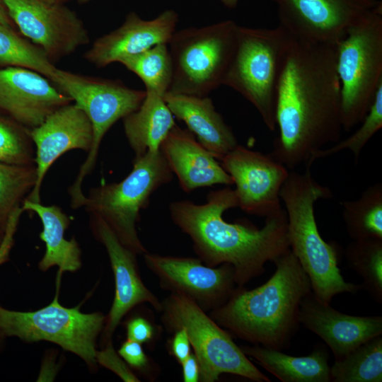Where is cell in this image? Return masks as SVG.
I'll use <instances>...</instances> for the list:
<instances>
[{
    "mask_svg": "<svg viewBox=\"0 0 382 382\" xmlns=\"http://www.w3.org/2000/svg\"><path fill=\"white\" fill-rule=\"evenodd\" d=\"M336 45L294 36L277 87L278 135L270 153L289 170L312 166L316 152L340 140Z\"/></svg>",
    "mask_w": 382,
    "mask_h": 382,
    "instance_id": "cell-1",
    "label": "cell"
},
{
    "mask_svg": "<svg viewBox=\"0 0 382 382\" xmlns=\"http://www.w3.org/2000/svg\"><path fill=\"white\" fill-rule=\"evenodd\" d=\"M238 206L234 190L226 187L209 192L204 204L175 201L168 209L173 223L190 238L199 258L211 267L231 265L236 285L243 286L265 272L267 262H274L290 248L284 209L265 217L258 228L224 219L226 210Z\"/></svg>",
    "mask_w": 382,
    "mask_h": 382,
    "instance_id": "cell-2",
    "label": "cell"
},
{
    "mask_svg": "<svg viewBox=\"0 0 382 382\" xmlns=\"http://www.w3.org/2000/svg\"><path fill=\"white\" fill-rule=\"evenodd\" d=\"M274 263L275 271L266 282L251 290L238 286L209 316L243 340L282 350L296 332L301 302L311 286L290 249Z\"/></svg>",
    "mask_w": 382,
    "mask_h": 382,
    "instance_id": "cell-3",
    "label": "cell"
},
{
    "mask_svg": "<svg viewBox=\"0 0 382 382\" xmlns=\"http://www.w3.org/2000/svg\"><path fill=\"white\" fill-rule=\"evenodd\" d=\"M311 166L289 170L279 196L287 216L289 248L308 275L311 291L322 303L330 304L337 294L357 292L360 286L346 282L338 267L335 245L320 236L314 214L315 203L331 197L330 190L313 177Z\"/></svg>",
    "mask_w": 382,
    "mask_h": 382,
    "instance_id": "cell-4",
    "label": "cell"
},
{
    "mask_svg": "<svg viewBox=\"0 0 382 382\" xmlns=\"http://www.w3.org/2000/svg\"><path fill=\"white\" fill-rule=\"evenodd\" d=\"M294 36L274 28L238 26L236 50L222 85L250 102L267 129H276V100L280 76Z\"/></svg>",
    "mask_w": 382,
    "mask_h": 382,
    "instance_id": "cell-5",
    "label": "cell"
},
{
    "mask_svg": "<svg viewBox=\"0 0 382 382\" xmlns=\"http://www.w3.org/2000/svg\"><path fill=\"white\" fill-rule=\"evenodd\" d=\"M336 45L341 123L349 132L363 120L382 84L381 1Z\"/></svg>",
    "mask_w": 382,
    "mask_h": 382,
    "instance_id": "cell-6",
    "label": "cell"
},
{
    "mask_svg": "<svg viewBox=\"0 0 382 382\" xmlns=\"http://www.w3.org/2000/svg\"><path fill=\"white\" fill-rule=\"evenodd\" d=\"M173 173L160 149L134 158L129 175L119 183L100 185L90 190L83 207L100 216L120 243L137 255L147 252L140 241L137 223L151 195L170 183Z\"/></svg>",
    "mask_w": 382,
    "mask_h": 382,
    "instance_id": "cell-7",
    "label": "cell"
},
{
    "mask_svg": "<svg viewBox=\"0 0 382 382\" xmlns=\"http://www.w3.org/2000/svg\"><path fill=\"white\" fill-rule=\"evenodd\" d=\"M161 320L170 332L184 328L199 365V381L214 382L224 374L253 381L270 382L228 333L198 304L183 294L171 292L161 302Z\"/></svg>",
    "mask_w": 382,
    "mask_h": 382,
    "instance_id": "cell-8",
    "label": "cell"
},
{
    "mask_svg": "<svg viewBox=\"0 0 382 382\" xmlns=\"http://www.w3.org/2000/svg\"><path fill=\"white\" fill-rule=\"evenodd\" d=\"M238 26L227 20L175 30L168 43L173 63L168 92L203 97L221 86L236 50Z\"/></svg>",
    "mask_w": 382,
    "mask_h": 382,
    "instance_id": "cell-9",
    "label": "cell"
},
{
    "mask_svg": "<svg viewBox=\"0 0 382 382\" xmlns=\"http://www.w3.org/2000/svg\"><path fill=\"white\" fill-rule=\"evenodd\" d=\"M54 86L78 105L89 118L93 141L86 160L69 187L70 206L83 207L86 196L82 190L84 178L96 164L102 140L119 120L136 111L141 105L146 91L129 88L118 81L85 76L57 69Z\"/></svg>",
    "mask_w": 382,
    "mask_h": 382,
    "instance_id": "cell-10",
    "label": "cell"
},
{
    "mask_svg": "<svg viewBox=\"0 0 382 382\" xmlns=\"http://www.w3.org/2000/svg\"><path fill=\"white\" fill-rule=\"evenodd\" d=\"M58 277L52 301L33 311L8 309L0 303V330L6 337L25 342L47 341L80 357L94 371L97 369V340L105 316L100 312L85 313L80 306L66 308L59 302Z\"/></svg>",
    "mask_w": 382,
    "mask_h": 382,
    "instance_id": "cell-11",
    "label": "cell"
},
{
    "mask_svg": "<svg viewBox=\"0 0 382 382\" xmlns=\"http://www.w3.org/2000/svg\"><path fill=\"white\" fill-rule=\"evenodd\" d=\"M21 33L54 62L89 43L88 30L76 13L62 4L42 0H2Z\"/></svg>",
    "mask_w": 382,
    "mask_h": 382,
    "instance_id": "cell-12",
    "label": "cell"
},
{
    "mask_svg": "<svg viewBox=\"0 0 382 382\" xmlns=\"http://www.w3.org/2000/svg\"><path fill=\"white\" fill-rule=\"evenodd\" d=\"M146 267L163 289L185 294L205 311L223 305L236 289L233 266L205 265L199 257L166 256L146 252Z\"/></svg>",
    "mask_w": 382,
    "mask_h": 382,
    "instance_id": "cell-13",
    "label": "cell"
},
{
    "mask_svg": "<svg viewBox=\"0 0 382 382\" xmlns=\"http://www.w3.org/2000/svg\"><path fill=\"white\" fill-rule=\"evenodd\" d=\"M220 161L236 185L238 207L263 217L283 209L279 192L289 170L270 154L238 144Z\"/></svg>",
    "mask_w": 382,
    "mask_h": 382,
    "instance_id": "cell-14",
    "label": "cell"
},
{
    "mask_svg": "<svg viewBox=\"0 0 382 382\" xmlns=\"http://www.w3.org/2000/svg\"><path fill=\"white\" fill-rule=\"evenodd\" d=\"M279 25L296 38L337 44L347 29L372 11L377 0H269Z\"/></svg>",
    "mask_w": 382,
    "mask_h": 382,
    "instance_id": "cell-15",
    "label": "cell"
},
{
    "mask_svg": "<svg viewBox=\"0 0 382 382\" xmlns=\"http://www.w3.org/2000/svg\"><path fill=\"white\" fill-rule=\"evenodd\" d=\"M90 226L95 238L106 249L115 279V297L100 334L103 347L112 341L122 319L134 307L148 303L160 312L162 305L141 280L137 255L120 243L100 216L90 214Z\"/></svg>",
    "mask_w": 382,
    "mask_h": 382,
    "instance_id": "cell-16",
    "label": "cell"
},
{
    "mask_svg": "<svg viewBox=\"0 0 382 382\" xmlns=\"http://www.w3.org/2000/svg\"><path fill=\"white\" fill-rule=\"evenodd\" d=\"M30 136L35 150L37 180L26 199L41 202V187L51 166L69 151L80 149L88 153L93 141V129L85 112L71 102L57 108L41 124L31 129Z\"/></svg>",
    "mask_w": 382,
    "mask_h": 382,
    "instance_id": "cell-17",
    "label": "cell"
},
{
    "mask_svg": "<svg viewBox=\"0 0 382 382\" xmlns=\"http://www.w3.org/2000/svg\"><path fill=\"white\" fill-rule=\"evenodd\" d=\"M71 102L48 79L34 71L16 66L0 69V112L30 129Z\"/></svg>",
    "mask_w": 382,
    "mask_h": 382,
    "instance_id": "cell-18",
    "label": "cell"
},
{
    "mask_svg": "<svg viewBox=\"0 0 382 382\" xmlns=\"http://www.w3.org/2000/svg\"><path fill=\"white\" fill-rule=\"evenodd\" d=\"M178 13L172 9L151 20H144L135 12L128 13L115 30L97 38L84 54L97 67L137 55L159 44H168L176 30Z\"/></svg>",
    "mask_w": 382,
    "mask_h": 382,
    "instance_id": "cell-19",
    "label": "cell"
},
{
    "mask_svg": "<svg viewBox=\"0 0 382 382\" xmlns=\"http://www.w3.org/2000/svg\"><path fill=\"white\" fill-rule=\"evenodd\" d=\"M299 321L328 345L335 359L382 334L381 316L342 313L318 301L312 291L301 302Z\"/></svg>",
    "mask_w": 382,
    "mask_h": 382,
    "instance_id": "cell-20",
    "label": "cell"
},
{
    "mask_svg": "<svg viewBox=\"0 0 382 382\" xmlns=\"http://www.w3.org/2000/svg\"><path fill=\"white\" fill-rule=\"evenodd\" d=\"M160 151L185 192L214 185H233L218 160L187 129L175 125L162 141Z\"/></svg>",
    "mask_w": 382,
    "mask_h": 382,
    "instance_id": "cell-21",
    "label": "cell"
},
{
    "mask_svg": "<svg viewBox=\"0 0 382 382\" xmlns=\"http://www.w3.org/2000/svg\"><path fill=\"white\" fill-rule=\"evenodd\" d=\"M163 100L173 115L183 121L198 142L218 161L238 144L231 128L208 96L167 92Z\"/></svg>",
    "mask_w": 382,
    "mask_h": 382,
    "instance_id": "cell-22",
    "label": "cell"
},
{
    "mask_svg": "<svg viewBox=\"0 0 382 382\" xmlns=\"http://www.w3.org/2000/svg\"><path fill=\"white\" fill-rule=\"evenodd\" d=\"M23 210L35 213L40 218L42 230L40 238L45 243V253L38 268L46 272L57 266L62 272H74L81 267V250L74 238L67 240L65 232L70 225L69 217L57 205L45 206L40 202L25 199Z\"/></svg>",
    "mask_w": 382,
    "mask_h": 382,
    "instance_id": "cell-23",
    "label": "cell"
},
{
    "mask_svg": "<svg viewBox=\"0 0 382 382\" xmlns=\"http://www.w3.org/2000/svg\"><path fill=\"white\" fill-rule=\"evenodd\" d=\"M145 91L146 96L140 107L122 119L125 134L134 158L159 150L162 141L175 125L163 96Z\"/></svg>",
    "mask_w": 382,
    "mask_h": 382,
    "instance_id": "cell-24",
    "label": "cell"
},
{
    "mask_svg": "<svg viewBox=\"0 0 382 382\" xmlns=\"http://www.w3.org/2000/svg\"><path fill=\"white\" fill-rule=\"evenodd\" d=\"M240 347L282 382L331 381L328 352L323 348H316L307 356L295 357L259 345Z\"/></svg>",
    "mask_w": 382,
    "mask_h": 382,
    "instance_id": "cell-25",
    "label": "cell"
},
{
    "mask_svg": "<svg viewBox=\"0 0 382 382\" xmlns=\"http://www.w3.org/2000/svg\"><path fill=\"white\" fill-rule=\"evenodd\" d=\"M342 218L354 240L382 239V184L368 187L359 198L341 202Z\"/></svg>",
    "mask_w": 382,
    "mask_h": 382,
    "instance_id": "cell-26",
    "label": "cell"
},
{
    "mask_svg": "<svg viewBox=\"0 0 382 382\" xmlns=\"http://www.w3.org/2000/svg\"><path fill=\"white\" fill-rule=\"evenodd\" d=\"M334 382H381L382 337H374L330 366Z\"/></svg>",
    "mask_w": 382,
    "mask_h": 382,
    "instance_id": "cell-27",
    "label": "cell"
},
{
    "mask_svg": "<svg viewBox=\"0 0 382 382\" xmlns=\"http://www.w3.org/2000/svg\"><path fill=\"white\" fill-rule=\"evenodd\" d=\"M0 66L34 71L52 83L57 69L37 45L18 35L13 28L0 24Z\"/></svg>",
    "mask_w": 382,
    "mask_h": 382,
    "instance_id": "cell-28",
    "label": "cell"
},
{
    "mask_svg": "<svg viewBox=\"0 0 382 382\" xmlns=\"http://www.w3.org/2000/svg\"><path fill=\"white\" fill-rule=\"evenodd\" d=\"M36 180L35 165L0 162V228L4 233L11 217L21 208Z\"/></svg>",
    "mask_w": 382,
    "mask_h": 382,
    "instance_id": "cell-29",
    "label": "cell"
},
{
    "mask_svg": "<svg viewBox=\"0 0 382 382\" xmlns=\"http://www.w3.org/2000/svg\"><path fill=\"white\" fill-rule=\"evenodd\" d=\"M143 81L146 90L160 95L168 92L173 63L168 44H159L120 62Z\"/></svg>",
    "mask_w": 382,
    "mask_h": 382,
    "instance_id": "cell-30",
    "label": "cell"
},
{
    "mask_svg": "<svg viewBox=\"0 0 382 382\" xmlns=\"http://www.w3.org/2000/svg\"><path fill=\"white\" fill-rule=\"evenodd\" d=\"M345 257L350 268L363 279L364 286L382 301V239L357 240L349 243Z\"/></svg>",
    "mask_w": 382,
    "mask_h": 382,
    "instance_id": "cell-31",
    "label": "cell"
},
{
    "mask_svg": "<svg viewBox=\"0 0 382 382\" xmlns=\"http://www.w3.org/2000/svg\"><path fill=\"white\" fill-rule=\"evenodd\" d=\"M35 156L30 129L7 116L0 115V162L35 165Z\"/></svg>",
    "mask_w": 382,
    "mask_h": 382,
    "instance_id": "cell-32",
    "label": "cell"
},
{
    "mask_svg": "<svg viewBox=\"0 0 382 382\" xmlns=\"http://www.w3.org/2000/svg\"><path fill=\"white\" fill-rule=\"evenodd\" d=\"M361 125L351 136L342 141H338L330 147L316 152L313 158L314 163L317 159L334 155L343 150L350 151L357 162L361 151L370 139L382 127V84L378 87L371 105L361 122Z\"/></svg>",
    "mask_w": 382,
    "mask_h": 382,
    "instance_id": "cell-33",
    "label": "cell"
},
{
    "mask_svg": "<svg viewBox=\"0 0 382 382\" xmlns=\"http://www.w3.org/2000/svg\"><path fill=\"white\" fill-rule=\"evenodd\" d=\"M96 360L98 364L112 371L124 381H139L138 377L115 352L112 341L102 347V350L97 352Z\"/></svg>",
    "mask_w": 382,
    "mask_h": 382,
    "instance_id": "cell-34",
    "label": "cell"
},
{
    "mask_svg": "<svg viewBox=\"0 0 382 382\" xmlns=\"http://www.w3.org/2000/svg\"><path fill=\"white\" fill-rule=\"evenodd\" d=\"M119 355L127 364L137 370L145 369L148 365V358L144 353L141 344L127 339L117 351Z\"/></svg>",
    "mask_w": 382,
    "mask_h": 382,
    "instance_id": "cell-35",
    "label": "cell"
},
{
    "mask_svg": "<svg viewBox=\"0 0 382 382\" xmlns=\"http://www.w3.org/2000/svg\"><path fill=\"white\" fill-rule=\"evenodd\" d=\"M127 339L141 344L149 343L154 337L155 328L145 318L136 316L126 323Z\"/></svg>",
    "mask_w": 382,
    "mask_h": 382,
    "instance_id": "cell-36",
    "label": "cell"
},
{
    "mask_svg": "<svg viewBox=\"0 0 382 382\" xmlns=\"http://www.w3.org/2000/svg\"><path fill=\"white\" fill-rule=\"evenodd\" d=\"M170 343V350L177 361L181 364L190 353V342L184 328H179L174 332Z\"/></svg>",
    "mask_w": 382,
    "mask_h": 382,
    "instance_id": "cell-37",
    "label": "cell"
},
{
    "mask_svg": "<svg viewBox=\"0 0 382 382\" xmlns=\"http://www.w3.org/2000/svg\"><path fill=\"white\" fill-rule=\"evenodd\" d=\"M180 364L183 366V378L185 382L199 381V365L194 353H191Z\"/></svg>",
    "mask_w": 382,
    "mask_h": 382,
    "instance_id": "cell-38",
    "label": "cell"
},
{
    "mask_svg": "<svg viewBox=\"0 0 382 382\" xmlns=\"http://www.w3.org/2000/svg\"><path fill=\"white\" fill-rule=\"evenodd\" d=\"M0 24L13 29L15 25L2 0H0Z\"/></svg>",
    "mask_w": 382,
    "mask_h": 382,
    "instance_id": "cell-39",
    "label": "cell"
},
{
    "mask_svg": "<svg viewBox=\"0 0 382 382\" xmlns=\"http://www.w3.org/2000/svg\"><path fill=\"white\" fill-rule=\"evenodd\" d=\"M228 8H235L239 0H219Z\"/></svg>",
    "mask_w": 382,
    "mask_h": 382,
    "instance_id": "cell-40",
    "label": "cell"
},
{
    "mask_svg": "<svg viewBox=\"0 0 382 382\" xmlns=\"http://www.w3.org/2000/svg\"><path fill=\"white\" fill-rule=\"evenodd\" d=\"M6 338L7 337L0 330V352L3 350L5 346Z\"/></svg>",
    "mask_w": 382,
    "mask_h": 382,
    "instance_id": "cell-41",
    "label": "cell"
},
{
    "mask_svg": "<svg viewBox=\"0 0 382 382\" xmlns=\"http://www.w3.org/2000/svg\"><path fill=\"white\" fill-rule=\"evenodd\" d=\"M45 2L50 3V4H64L65 1L68 0H42Z\"/></svg>",
    "mask_w": 382,
    "mask_h": 382,
    "instance_id": "cell-42",
    "label": "cell"
},
{
    "mask_svg": "<svg viewBox=\"0 0 382 382\" xmlns=\"http://www.w3.org/2000/svg\"><path fill=\"white\" fill-rule=\"evenodd\" d=\"M5 233L0 228V245L4 241Z\"/></svg>",
    "mask_w": 382,
    "mask_h": 382,
    "instance_id": "cell-43",
    "label": "cell"
},
{
    "mask_svg": "<svg viewBox=\"0 0 382 382\" xmlns=\"http://www.w3.org/2000/svg\"><path fill=\"white\" fill-rule=\"evenodd\" d=\"M90 0H79V2L81 4H84L88 2Z\"/></svg>",
    "mask_w": 382,
    "mask_h": 382,
    "instance_id": "cell-44",
    "label": "cell"
}]
</instances>
